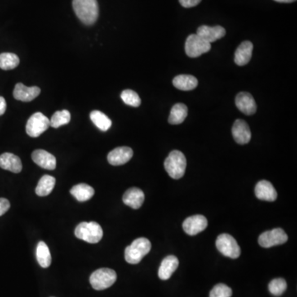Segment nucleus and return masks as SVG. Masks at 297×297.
I'll return each mask as SVG.
<instances>
[{
	"instance_id": "obj_1",
	"label": "nucleus",
	"mask_w": 297,
	"mask_h": 297,
	"mask_svg": "<svg viewBox=\"0 0 297 297\" xmlns=\"http://www.w3.org/2000/svg\"><path fill=\"white\" fill-rule=\"evenodd\" d=\"M73 11L85 25H93L99 19V7L97 0H73Z\"/></svg>"
},
{
	"instance_id": "obj_2",
	"label": "nucleus",
	"mask_w": 297,
	"mask_h": 297,
	"mask_svg": "<svg viewBox=\"0 0 297 297\" xmlns=\"http://www.w3.org/2000/svg\"><path fill=\"white\" fill-rule=\"evenodd\" d=\"M151 243L146 238H138L125 250V259L130 264H137L151 251Z\"/></svg>"
},
{
	"instance_id": "obj_3",
	"label": "nucleus",
	"mask_w": 297,
	"mask_h": 297,
	"mask_svg": "<svg viewBox=\"0 0 297 297\" xmlns=\"http://www.w3.org/2000/svg\"><path fill=\"white\" fill-rule=\"evenodd\" d=\"M187 160L181 151H173L165 161V169L169 176L179 179L185 174Z\"/></svg>"
},
{
	"instance_id": "obj_4",
	"label": "nucleus",
	"mask_w": 297,
	"mask_h": 297,
	"mask_svg": "<svg viewBox=\"0 0 297 297\" xmlns=\"http://www.w3.org/2000/svg\"><path fill=\"white\" fill-rule=\"evenodd\" d=\"M75 235L80 240L89 244L99 243L103 236V229L97 222H82L77 226Z\"/></svg>"
},
{
	"instance_id": "obj_5",
	"label": "nucleus",
	"mask_w": 297,
	"mask_h": 297,
	"mask_svg": "<svg viewBox=\"0 0 297 297\" xmlns=\"http://www.w3.org/2000/svg\"><path fill=\"white\" fill-rule=\"evenodd\" d=\"M117 273L114 270L100 268L92 273L89 281L94 289L103 290L112 286L117 281Z\"/></svg>"
},
{
	"instance_id": "obj_6",
	"label": "nucleus",
	"mask_w": 297,
	"mask_h": 297,
	"mask_svg": "<svg viewBox=\"0 0 297 297\" xmlns=\"http://www.w3.org/2000/svg\"><path fill=\"white\" fill-rule=\"evenodd\" d=\"M215 246L219 253H221L224 256L233 259L239 258L241 254V249L238 245L237 241L233 236L229 234L219 235L215 241Z\"/></svg>"
},
{
	"instance_id": "obj_7",
	"label": "nucleus",
	"mask_w": 297,
	"mask_h": 297,
	"mask_svg": "<svg viewBox=\"0 0 297 297\" xmlns=\"http://www.w3.org/2000/svg\"><path fill=\"white\" fill-rule=\"evenodd\" d=\"M50 126V120L41 112H36L28 119L26 131L29 136L37 138L45 132Z\"/></svg>"
},
{
	"instance_id": "obj_8",
	"label": "nucleus",
	"mask_w": 297,
	"mask_h": 297,
	"mask_svg": "<svg viewBox=\"0 0 297 297\" xmlns=\"http://www.w3.org/2000/svg\"><path fill=\"white\" fill-rule=\"evenodd\" d=\"M210 48V43L201 38L198 35H190L186 40L185 51L189 57H199L202 54L207 53Z\"/></svg>"
},
{
	"instance_id": "obj_9",
	"label": "nucleus",
	"mask_w": 297,
	"mask_h": 297,
	"mask_svg": "<svg viewBox=\"0 0 297 297\" xmlns=\"http://www.w3.org/2000/svg\"><path fill=\"white\" fill-rule=\"evenodd\" d=\"M288 240V236L281 228L273 229L265 231L258 238V244L261 247L271 248L277 245H283Z\"/></svg>"
},
{
	"instance_id": "obj_10",
	"label": "nucleus",
	"mask_w": 297,
	"mask_h": 297,
	"mask_svg": "<svg viewBox=\"0 0 297 297\" xmlns=\"http://www.w3.org/2000/svg\"><path fill=\"white\" fill-rule=\"evenodd\" d=\"M208 222L204 215H195L183 221V228L186 233L189 236H196L201 233L207 227Z\"/></svg>"
},
{
	"instance_id": "obj_11",
	"label": "nucleus",
	"mask_w": 297,
	"mask_h": 297,
	"mask_svg": "<svg viewBox=\"0 0 297 297\" xmlns=\"http://www.w3.org/2000/svg\"><path fill=\"white\" fill-rule=\"evenodd\" d=\"M236 104L238 109L244 114L250 116L256 112L257 105L254 97L247 92H241L238 94L236 99Z\"/></svg>"
},
{
	"instance_id": "obj_12",
	"label": "nucleus",
	"mask_w": 297,
	"mask_h": 297,
	"mask_svg": "<svg viewBox=\"0 0 297 297\" xmlns=\"http://www.w3.org/2000/svg\"><path fill=\"white\" fill-rule=\"evenodd\" d=\"M227 34V31L221 26L208 27L202 25L197 29V35L209 43L221 39Z\"/></svg>"
},
{
	"instance_id": "obj_13",
	"label": "nucleus",
	"mask_w": 297,
	"mask_h": 297,
	"mask_svg": "<svg viewBox=\"0 0 297 297\" xmlns=\"http://www.w3.org/2000/svg\"><path fill=\"white\" fill-rule=\"evenodd\" d=\"M132 156V148L126 146L117 147L108 154V160L110 165L119 166L130 161Z\"/></svg>"
},
{
	"instance_id": "obj_14",
	"label": "nucleus",
	"mask_w": 297,
	"mask_h": 297,
	"mask_svg": "<svg viewBox=\"0 0 297 297\" xmlns=\"http://www.w3.org/2000/svg\"><path fill=\"white\" fill-rule=\"evenodd\" d=\"M232 135L238 144H248L251 139V131L249 125L244 120L238 119L232 127Z\"/></svg>"
},
{
	"instance_id": "obj_15",
	"label": "nucleus",
	"mask_w": 297,
	"mask_h": 297,
	"mask_svg": "<svg viewBox=\"0 0 297 297\" xmlns=\"http://www.w3.org/2000/svg\"><path fill=\"white\" fill-rule=\"evenodd\" d=\"M40 93L41 89L39 87H27L22 83H19L14 88V99L22 102H31L39 96Z\"/></svg>"
},
{
	"instance_id": "obj_16",
	"label": "nucleus",
	"mask_w": 297,
	"mask_h": 297,
	"mask_svg": "<svg viewBox=\"0 0 297 297\" xmlns=\"http://www.w3.org/2000/svg\"><path fill=\"white\" fill-rule=\"evenodd\" d=\"M32 160L40 167L48 170H54L56 168L55 156L44 150H37L32 155Z\"/></svg>"
},
{
	"instance_id": "obj_17",
	"label": "nucleus",
	"mask_w": 297,
	"mask_h": 297,
	"mask_svg": "<svg viewBox=\"0 0 297 297\" xmlns=\"http://www.w3.org/2000/svg\"><path fill=\"white\" fill-rule=\"evenodd\" d=\"M255 195L259 200L267 201H276L277 197V193L274 187L267 180H262L257 183Z\"/></svg>"
},
{
	"instance_id": "obj_18",
	"label": "nucleus",
	"mask_w": 297,
	"mask_h": 297,
	"mask_svg": "<svg viewBox=\"0 0 297 297\" xmlns=\"http://www.w3.org/2000/svg\"><path fill=\"white\" fill-rule=\"evenodd\" d=\"M253 50H254V45L251 41H244L240 44L235 54L236 64L239 66H244L245 64H247L251 59Z\"/></svg>"
},
{
	"instance_id": "obj_19",
	"label": "nucleus",
	"mask_w": 297,
	"mask_h": 297,
	"mask_svg": "<svg viewBox=\"0 0 297 297\" xmlns=\"http://www.w3.org/2000/svg\"><path fill=\"white\" fill-rule=\"evenodd\" d=\"M0 168L19 174L23 169V165L19 156L12 153H5L0 156Z\"/></svg>"
},
{
	"instance_id": "obj_20",
	"label": "nucleus",
	"mask_w": 297,
	"mask_h": 297,
	"mask_svg": "<svg viewBox=\"0 0 297 297\" xmlns=\"http://www.w3.org/2000/svg\"><path fill=\"white\" fill-rule=\"evenodd\" d=\"M178 264H179V261L177 257L174 255L166 257L162 261L159 268V277L161 280H168L170 278L173 273L178 268Z\"/></svg>"
},
{
	"instance_id": "obj_21",
	"label": "nucleus",
	"mask_w": 297,
	"mask_h": 297,
	"mask_svg": "<svg viewBox=\"0 0 297 297\" xmlns=\"http://www.w3.org/2000/svg\"><path fill=\"white\" fill-rule=\"evenodd\" d=\"M124 203L133 209H139L144 201V192L137 188H131L127 190L123 195Z\"/></svg>"
},
{
	"instance_id": "obj_22",
	"label": "nucleus",
	"mask_w": 297,
	"mask_h": 297,
	"mask_svg": "<svg viewBox=\"0 0 297 297\" xmlns=\"http://www.w3.org/2000/svg\"><path fill=\"white\" fill-rule=\"evenodd\" d=\"M173 85L174 87L179 90L191 91L197 87L198 81L194 76H189V75H181L174 79Z\"/></svg>"
},
{
	"instance_id": "obj_23",
	"label": "nucleus",
	"mask_w": 297,
	"mask_h": 297,
	"mask_svg": "<svg viewBox=\"0 0 297 297\" xmlns=\"http://www.w3.org/2000/svg\"><path fill=\"white\" fill-rule=\"evenodd\" d=\"M188 110L183 103H177L172 108L169 117V123L171 125H179L185 121L188 117Z\"/></svg>"
},
{
	"instance_id": "obj_24",
	"label": "nucleus",
	"mask_w": 297,
	"mask_h": 297,
	"mask_svg": "<svg viewBox=\"0 0 297 297\" xmlns=\"http://www.w3.org/2000/svg\"><path fill=\"white\" fill-rule=\"evenodd\" d=\"M94 189L91 186L85 183L77 184L70 189L71 195L79 201H86L91 199L94 197Z\"/></svg>"
},
{
	"instance_id": "obj_25",
	"label": "nucleus",
	"mask_w": 297,
	"mask_h": 297,
	"mask_svg": "<svg viewBox=\"0 0 297 297\" xmlns=\"http://www.w3.org/2000/svg\"><path fill=\"white\" fill-rule=\"evenodd\" d=\"M55 178L50 175H44L41 177L37 188L36 193L40 197H46L48 196L50 192H52L53 188H55Z\"/></svg>"
},
{
	"instance_id": "obj_26",
	"label": "nucleus",
	"mask_w": 297,
	"mask_h": 297,
	"mask_svg": "<svg viewBox=\"0 0 297 297\" xmlns=\"http://www.w3.org/2000/svg\"><path fill=\"white\" fill-rule=\"evenodd\" d=\"M37 262L39 263L40 266L44 268L49 267L51 263V255L49 250V248L46 245V243L43 241H40L37 246Z\"/></svg>"
},
{
	"instance_id": "obj_27",
	"label": "nucleus",
	"mask_w": 297,
	"mask_h": 297,
	"mask_svg": "<svg viewBox=\"0 0 297 297\" xmlns=\"http://www.w3.org/2000/svg\"><path fill=\"white\" fill-rule=\"evenodd\" d=\"M90 119L93 123L102 131H107L112 126V121L109 117L100 111L94 110L91 112Z\"/></svg>"
},
{
	"instance_id": "obj_28",
	"label": "nucleus",
	"mask_w": 297,
	"mask_h": 297,
	"mask_svg": "<svg viewBox=\"0 0 297 297\" xmlns=\"http://www.w3.org/2000/svg\"><path fill=\"white\" fill-rule=\"evenodd\" d=\"M20 62L19 56L14 53L5 52L0 54V68L4 70H10L18 67Z\"/></svg>"
},
{
	"instance_id": "obj_29",
	"label": "nucleus",
	"mask_w": 297,
	"mask_h": 297,
	"mask_svg": "<svg viewBox=\"0 0 297 297\" xmlns=\"http://www.w3.org/2000/svg\"><path fill=\"white\" fill-rule=\"evenodd\" d=\"M71 116L68 110L58 111L53 114L50 120V126L53 128H58L59 126H64L70 121Z\"/></svg>"
},
{
	"instance_id": "obj_30",
	"label": "nucleus",
	"mask_w": 297,
	"mask_h": 297,
	"mask_svg": "<svg viewBox=\"0 0 297 297\" xmlns=\"http://www.w3.org/2000/svg\"><path fill=\"white\" fill-rule=\"evenodd\" d=\"M121 98L126 105L131 106L134 108H138L141 103V100H140V98L137 93H135V91L130 90V89H126V90L122 91Z\"/></svg>"
},
{
	"instance_id": "obj_31",
	"label": "nucleus",
	"mask_w": 297,
	"mask_h": 297,
	"mask_svg": "<svg viewBox=\"0 0 297 297\" xmlns=\"http://www.w3.org/2000/svg\"><path fill=\"white\" fill-rule=\"evenodd\" d=\"M286 288H287V284L283 278L273 279L268 284V290L271 294L276 296L282 295L286 291Z\"/></svg>"
},
{
	"instance_id": "obj_32",
	"label": "nucleus",
	"mask_w": 297,
	"mask_h": 297,
	"mask_svg": "<svg viewBox=\"0 0 297 297\" xmlns=\"http://www.w3.org/2000/svg\"><path fill=\"white\" fill-rule=\"evenodd\" d=\"M232 294L233 292L231 287L226 284L219 283L210 290V297H231Z\"/></svg>"
},
{
	"instance_id": "obj_33",
	"label": "nucleus",
	"mask_w": 297,
	"mask_h": 297,
	"mask_svg": "<svg viewBox=\"0 0 297 297\" xmlns=\"http://www.w3.org/2000/svg\"><path fill=\"white\" fill-rule=\"evenodd\" d=\"M10 202L9 200L4 197H0V216L5 215L10 210Z\"/></svg>"
},
{
	"instance_id": "obj_34",
	"label": "nucleus",
	"mask_w": 297,
	"mask_h": 297,
	"mask_svg": "<svg viewBox=\"0 0 297 297\" xmlns=\"http://www.w3.org/2000/svg\"><path fill=\"white\" fill-rule=\"evenodd\" d=\"M201 2V0H179L180 5L183 7L187 8V9L195 7V6H197Z\"/></svg>"
},
{
	"instance_id": "obj_35",
	"label": "nucleus",
	"mask_w": 297,
	"mask_h": 297,
	"mask_svg": "<svg viewBox=\"0 0 297 297\" xmlns=\"http://www.w3.org/2000/svg\"><path fill=\"white\" fill-rule=\"evenodd\" d=\"M6 108H7V103L5 101V98L0 96V116L5 114L6 112Z\"/></svg>"
},
{
	"instance_id": "obj_36",
	"label": "nucleus",
	"mask_w": 297,
	"mask_h": 297,
	"mask_svg": "<svg viewBox=\"0 0 297 297\" xmlns=\"http://www.w3.org/2000/svg\"><path fill=\"white\" fill-rule=\"evenodd\" d=\"M274 1L278 3H287V4H289V3L295 2L296 0H274Z\"/></svg>"
}]
</instances>
